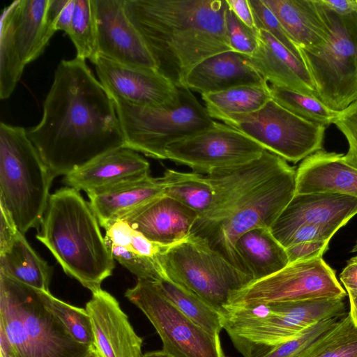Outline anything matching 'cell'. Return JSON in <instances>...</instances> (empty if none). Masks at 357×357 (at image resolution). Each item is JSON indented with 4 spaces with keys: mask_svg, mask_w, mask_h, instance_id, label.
I'll use <instances>...</instances> for the list:
<instances>
[{
    "mask_svg": "<svg viewBox=\"0 0 357 357\" xmlns=\"http://www.w3.org/2000/svg\"><path fill=\"white\" fill-rule=\"evenodd\" d=\"M27 135L54 178L125 146L113 100L76 56L58 64L41 120Z\"/></svg>",
    "mask_w": 357,
    "mask_h": 357,
    "instance_id": "6da1fadb",
    "label": "cell"
},
{
    "mask_svg": "<svg viewBox=\"0 0 357 357\" xmlns=\"http://www.w3.org/2000/svg\"><path fill=\"white\" fill-rule=\"evenodd\" d=\"M206 176L213 188V199L190 234L206 240L250 276L236 251V242L250 229L271 228L295 195L296 170L265 151L252 161L218 169Z\"/></svg>",
    "mask_w": 357,
    "mask_h": 357,
    "instance_id": "7a4b0ae2",
    "label": "cell"
},
{
    "mask_svg": "<svg viewBox=\"0 0 357 357\" xmlns=\"http://www.w3.org/2000/svg\"><path fill=\"white\" fill-rule=\"evenodd\" d=\"M124 8L157 70L177 87L199 62L231 50L225 0H124Z\"/></svg>",
    "mask_w": 357,
    "mask_h": 357,
    "instance_id": "3957f363",
    "label": "cell"
},
{
    "mask_svg": "<svg viewBox=\"0 0 357 357\" xmlns=\"http://www.w3.org/2000/svg\"><path fill=\"white\" fill-rule=\"evenodd\" d=\"M36 238L51 252L63 271L91 293L101 289L114 262L99 222L79 191L70 187L50 195Z\"/></svg>",
    "mask_w": 357,
    "mask_h": 357,
    "instance_id": "277c9868",
    "label": "cell"
},
{
    "mask_svg": "<svg viewBox=\"0 0 357 357\" xmlns=\"http://www.w3.org/2000/svg\"><path fill=\"white\" fill-rule=\"evenodd\" d=\"M0 329L8 340L5 357H86L92 348L72 337L47 307L40 290L2 273Z\"/></svg>",
    "mask_w": 357,
    "mask_h": 357,
    "instance_id": "5b68a950",
    "label": "cell"
},
{
    "mask_svg": "<svg viewBox=\"0 0 357 357\" xmlns=\"http://www.w3.org/2000/svg\"><path fill=\"white\" fill-rule=\"evenodd\" d=\"M54 178L21 126L0 123V205L25 234L40 226Z\"/></svg>",
    "mask_w": 357,
    "mask_h": 357,
    "instance_id": "8992f818",
    "label": "cell"
},
{
    "mask_svg": "<svg viewBox=\"0 0 357 357\" xmlns=\"http://www.w3.org/2000/svg\"><path fill=\"white\" fill-rule=\"evenodd\" d=\"M179 102L173 105L138 106L112 98L125 139V148L167 160L171 144L206 130L215 121L185 86L178 87Z\"/></svg>",
    "mask_w": 357,
    "mask_h": 357,
    "instance_id": "52a82bcc",
    "label": "cell"
},
{
    "mask_svg": "<svg viewBox=\"0 0 357 357\" xmlns=\"http://www.w3.org/2000/svg\"><path fill=\"white\" fill-rule=\"evenodd\" d=\"M160 263L168 279L194 292L221 314L232 294L252 281L206 240L191 234L169 245Z\"/></svg>",
    "mask_w": 357,
    "mask_h": 357,
    "instance_id": "ba28073f",
    "label": "cell"
},
{
    "mask_svg": "<svg viewBox=\"0 0 357 357\" xmlns=\"http://www.w3.org/2000/svg\"><path fill=\"white\" fill-rule=\"evenodd\" d=\"M327 10L331 31L326 41L300 51L315 97L340 112L357 101V13L340 16Z\"/></svg>",
    "mask_w": 357,
    "mask_h": 357,
    "instance_id": "9c48e42d",
    "label": "cell"
},
{
    "mask_svg": "<svg viewBox=\"0 0 357 357\" xmlns=\"http://www.w3.org/2000/svg\"><path fill=\"white\" fill-rule=\"evenodd\" d=\"M50 0H16L5 7L0 26V98L14 91L26 65L45 51L56 31Z\"/></svg>",
    "mask_w": 357,
    "mask_h": 357,
    "instance_id": "30bf717a",
    "label": "cell"
},
{
    "mask_svg": "<svg viewBox=\"0 0 357 357\" xmlns=\"http://www.w3.org/2000/svg\"><path fill=\"white\" fill-rule=\"evenodd\" d=\"M217 120L294 163L322 149L326 129L296 116L273 99L254 112L229 114Z\"/></svg>",
    "mask_w": 357,
    "mask_h": 357,
    "instance_id": "8fae6325",
    "label": "cell"
},
{
    "mask_svg": "<svg viewBox=\"0 0 357 357\" xmlns=\"http://www.w3.org/2000/svg\"><path fill=\"white\" fill-rule=\"evenodd\" d=\"M345 296L334 270L318 257L289 263L268 277L251 281L232 294L228 306L343 299Z\"/></svg>",
    "mask_w": 357,
    "mask_h": 357,
    "instance_id": "7c38bea8",
    "label": "cell"
},
{
    "mask_svg": "<svg viewBox=\"0 0 357 357\" xmlns=\"http://www.w3.org/2000/svg\"><path fill=\"white\" fill-rule=\"evenodd\" d=\"M155 328L162 350L173 357H224L220 337H214L182 314L155 282L137 279L125 292Z\"/></svg>",
    "mask_w": 357,
    "mask_h": 357,
    "instance_id": "4fadbf2b",
    "label": "cell"
},
{
    "mask_svg": "<svg viewBox=\"0 0 357 357\" xmlns=\"http://www.w3.org/2000/svg\"><path fill=\"white\" fill-rule=\"evenodd\" d=\"M265 149L239 130L215 122L211 127L169 145L167 160L207 175L259 157Z\"/></svg>",
    "mask_w": 357,
    "mask_h": 357,
    "instance_id": "5bb4252c",
    "label": "cell"
},
{
    "mask_svg": "<svg viewBox=\"0 0 357 357\" xmlns=\"http://www.w3.org/2000/svg\"><path fill=\"white\" fill-rule=\"evenodd\" d=\"M111 98L146 107L173 105L178 88L157 69L128 66L97 55L91 62Z\"/></svg>",
    "mask_w": 357,
    "mask_h": 357,
    "instance_id": "9a60e30c",
    "label": "cell"
},
{
    "mask_svg": "<svg viewBox=\"0 0 357 357\" xmlns=\"http://www.w3.org/2000/svg\"><path fill=\"white\" fill-rule=\"evenodd\" d=\"M97 55L128 66L157 69L142 37L128 19L124 0H91Z\"/></svg>",
    "mask_w": 357,
    "mask_h": 357,
    "instance_id": "2e32d148",
    "label": "cell"
},
{
    "mask_svg": "<svg viewBox=\"0 0 357 357\" xmlns=\"http://www.w3.org/2000/svg\"><path fill=\"white\" fill-rule=\"evenodd\" d=\"M357 214V197L337 193L295 194L271 230L284 246L300 227L311 225L339 229Z\"/></svg>",
    "mask_w": 357,
    "mask_h": 357,
    "instance_id": "e0dca14e",
    "label": "cell"
},
{
    "mask_svg": "<svg viewBox=\"0 0 357 357\" xmlns=\"http://www.w3.org/2000/svg\"><path fill=\"white\" fill-rule=\"evenodd\" d=\"M85 309L91 319L94 347L100 357H142L143 338L109 292L92 293Z\"/></svg>",
    "mask_w": 357,
    "mask_h": 357,
    "instance_id": "ac0fdd59",
    "label": "cell"
},
{
    "mask_svg": "<svg viewBox=\"0 0 357 357\" xmlns=\"http://www.w3.org/2000/svg\"><path fill=\"white\" fill-rule=\"evenodd\" d=\"M198 218L192 209L162 195L121 220L151 241L169 245L189 236Z\"/></svg>",
    "mask_w": 357,
    "mask_h": 357,
    "instance_id": "d6986e66",
    "label": "cell"
},
{
    "mask_svg": "<svg viewBox=\"0 0 357 357\" xmlns=\"http://www.w3.org/2000/svg\"><path fill=\"white\" fill-rule=\"evenodd\" d=\"M258 43L257 51L245 56L267 83L315 96V86L302 61L265 30H258Z\"/></svg>",
    "mask_w": 357,
    "mask_h": 357,
    "instance_id": "ffe728a7",
    "label": "cell"
},
{
    "mask_svg": "<svg viewBox=\"0 0 357 357\" xmlns=\"http://www.w3.org/2000/svg\"><path fill=\"white\" fill-rule=\"evenodd\" d=\"M102 228L129 213L165 195L160 178L149 175L131 178L86 193Z\"/></svg>",
    "mask_w": 357,
    "mask_h": 357,
    "instance_id": "44dd1931",
    "label": "cell"
},
{
    "mask_svg": "<svg viewBox=\"0 0 357 357\" xmlns=\"http://www.w3.org/2000/svg\"><path fill=\"white\" fill-rule=\"evenodd\" d=\"M268 84L244 54L230 50L212 55L188 74L185 86L201 95L243 85Z\"/></svg>",
    "mask_w": 357,
    "mask_h": 357,
    "instance_id": "7402d4cb",
    "label": "cell"
},
{
    "mask_svg": "<svg viewBox=\"0 0 357 357\" xmlns=\"http://www.w3.org/2000/svg\"><path fill=\"white\" fill-rule=\"evenodd\" d=\"M337 193L357 197V169L344 155L319 150L309 155L296 170L295 194Z\"/></svg>",
    "mask_w": 357,
    "mask_h": 357,
    "instance_id": "603a6c76",
    "label": "cell"
},
{
    "mask_svg": "<svg viewBox=\"0 0 357 357\" xmlns=\"http://www.w3.org/2000/svg\"><path fill=\"white\" fill-rule=\"evenodd\" d=\"M149 162L137 151L121 147L66 175L63 183L86 193L131 178L149 175Z\"/></svg>",
    "mask_w": 357,
    "mask_h": 357,
    "instance_id": "cb8c5ba5",
    "label": "cell"
},
{
    "mask_svg": "<svg viewBox=\"0 0 357 357\" xmlns=\"http://www.w3.org/2000/svg\"><path fill=\"white\" fill-rule=\"evenodd\" d=\"M273 13L299 49L324 43L331 29L326 7L321 0H262Z\"/></svg>",
    "mask_w": 357,
    "mask_h": 357,
    "instance_id": "d4e9b609",
    "label": "cell"
},
{
    "mask_svg": "<svg viewBox=\"0 0 357 357\" xmlns=\"http://www.w3.org/2000/svg\"><path fill=\"white\" fill-rule=\"evenodd\" d=\"M235 249L252 280L268 277L289 264L285 248L268 228H255L243 234Z\"/></svg>",
    "mask_w": 357,
    "mask_h": 357,
    "instance_id": "484cf974",
    "label": "cell"
},
{
    "mask_svg": "<svg viewBox=\"0 0 357 357\" xmlns=\"http://www.w3.org/2000/svg\"><path fill=\"white\" fill-rule=\"evenodd\" d=\"M0 273L35 289L50 291L52 267L36 252L20 231L0 250Z\"/></svg>",
    "mask_w": 357,
    "mask_h": 357,
    "instance_id": "4316f807",
    "label": "cell"
},
{
    "mask_svg": "<svg viewBox=\"0 0 357 357\" xmlns=\"http://www.w3.org/2000/svg\"><path fill=\"white\" fill-rule=\"evenodd\" d=\"M161 293L182 314L204 331L214 337H220L222 327V314L202 298L170 280L154 282Z\"/></svg>",
    "mask_w": 357,
    "mask_h": 357,
    "instance_id": "83f0119b",
    "label": "cell"
},
{
    "mask_svg": "<svg viewBox=\"0 0 357 357\" xmlns=\"http://www.w3.org/2000/svg\"><path fill=\"white\" fill-rule=\"evenodd\" d=\"M212 119L254 112L271 100L269 85H243L202 95Z\"/></svg>",
    "mask_w": 357,
    "mask_h": 357,
    "instance_id": "f1b7e54d",
    "label": "cell"
},
{
    "mask_svg": "<svg viewBox=\"0 0 357 357\" xmlns=\"http://www.w3.org/2000/svg\"><path fill=\"white\" fill-rule=\"evenodd\" d=\"M160 178L165 195L192 209L199 217L210 208L214 191L206 175L167 169Z\"/></svg>",
    "mask_w": 357,
    "mask_h": 357,
    "instance_id": "f546056e",
    "label": "cell"
},
{
    "mask_svg": "<svg viewBox=\"0 0 357 357\" xmlns=\"http://www.w3.org/2000/svg\"><path fill=\"white\" fill-rule=\"evenodd\" d=\"M295 357H357V326L349 314Z\"/></svg>",
    "mask_w": 357,
    "mask_h": 357,
    "instance_id": "4dcf8cb0",
    "label": "cell"
},
{
    "mask_svg": "<svg viewBox=\"0 0 357 357\" xmlns=\"http://www.w3.org/2000/svg\"><path fill=\"white\" fill-rule=\"evenodd\" d=\"M271 98L296 116L317 124H333L339 112L327 107L313 96L291 89L269 85Z\"/></svg>",
    "mask_w": 357,
    "mask_h": 357,
    "instance_id": "1f68e13d",
    "label": "cell"
},
{
    "mask_svg": "<svg viewBox=\"0 0 357 357\" xmlns=\"http://www.w3.org/2000/svg\"><path fill=\"white\" fill-rule=\"evenodd\" d=\"M47 307L59 318L72 337L86 347H94L91 319L85 308L78 307L54 296L50 291H41Z\"/></svg>",
    "mask_w": 357,
    "mask_h": 357,
    "instance_id": "d6a6232c",
    "label": "cell"
},
{
    "mask_svg": "<svg viewBox=\"0 0 357 357\" xmlns=\"http://www.w3.org/2000/svg\"><path fill=\"white\" fill-rule=\"evenodd\" d=\"M68 35L76 49V57L92 62L97 56V48L91 0H75Z\"/></svg>",
    "mask_w": 357,
    "mask_h": 357,
    "instance_id": "836d02e7",
    "label": "cell"
},
{
    "mask_svg": "<svg viewBox=\"0 0 357 357\" xmlns=\"http://www.w3.org/2000/svg\"><path fill=\"white\" fill-rule=\"evenodd\" d=\"M112 257L137 279L156 282L168 279L160 264L142 257L131 250L114 245H107Z\"/></svg>",
    "mask_w": 357,
    "mask_h": 357,
    "instance_id": "e575fe53",
    "label": "cell"
},
{
    "mask_svg": "<svg viewBox=\"0 0 357 357\" xmlns=\"http://www.w3.org/2000/svg\"><path fill=\"white\" fill-rule=\"evenodd\" d=\"M248 1L257 29L266 31L303 61L300 49L289 38L278 18L262 0H248Z\"/></svg>",
    "mask_w": 357,
    "mask_h": 357,
    "instance_id": "d590c367",
    "label": "cell"
},
{
    "mask_svg": "<svg viewBox=\"0 0 357 357\" xmlns=\"http://www.w3.org/2000/svg\"><path fill=\"white\" fill-rule=\"evenodd\" d=\"M225 30L232 51L251 56L258 48V29H252L240 21L227 6Z\"/></svg>",
    "mask_w": 357,
    "mask_h": 357,
    "instance_id": "8d00e7d4",
    "label": "cell"
},
{
    "mask_svg": "<svg viewBox=\"0 0 357 357\" xmlns=\"http://www.w3.org/2000/svg\"><path fill=\"white\" fill-rule=\"evenodd\" d=\"M343 316L328 318L316 324L298 337L275 347L263 357L296 356L330 329Z\"/></svg>",
    "mask_w": 357,
    "mask_h": 357,
    "instance_id": "74e56055",
    "label": "cell"
},
{
    "mask_svg": "<svg viewBox=\"0 0 357 357\" xmlns=\"http://www.w3.org/2000/svg\"><path fill=\"white\" fill-rule=\"evenodd\" d=\"M334 125L345 137L349 149L344 155L347 163L357 169V101L339 112Z\"/></svg>",
    "mask_w": 357,
    "mask_h": 357,
    "instance_id": "f35d334b",
    "label": "cell"
},
{
    "mask_svg": "<svg viewBox=\"0 0 357 357\" xmlns=\"http://www.w3.org/2000/svg\"><path fill=\"white\" fill-rule=\"evenodd\" d=\"M330 240L302 242L285 248L289 264L297 261L322 257L328 250Z\"/></svg>",
    "mask_w": 357,
    "mask_h": 357,
    "instance_id": "ab89813d",
    "label": "cell"
},
{
    "mask_svg": "<svg viewBox=\"0 0 357 357\" xmlns=\"http://www.w3.org/2000/svg\"><path fill=\"white\" fill-rule=\"evenodd\" d=\"M75 0H50L49 17L56 31L68 33L73 19Z\"/></svg>",
    "mask_w": 357,
    "mask_h": 357,
    "instance_id": "60d3db41",
    "label": "cell"
},
{
    "mask_svg": "<svg viewBox=\"0 0 357 357\" xmlns=\"http://www.w3.org/2000/svg\"><path fill=\"white\" fill-rule=\"evenodd\" d=\"M337 231V229L333 227L311 225H303L292 234L284 247L287 248L293 244L306 241L331 240Z\"/></svg>",
    "mask_w": 357,
    "mask_h": 357,
    "instance_id": "b9f144b4",
    "label": "cell"
},
{
    "mask_svg": "<svg viewBox=\"0 0 357 357\" xmlns=\"http://www.w3.org/2000/svg\"><path fill=\"white\" fill-rule=\"evenodd\" d=\"M0 250L6 248L20 231L8 211L0 205Z\"/></svg>",
    "mask_w": 357,
    "mask_h": 357,
    "instance_id": "7bdbcfd3",
    "label": "cell"
},
{
    "mask_svg": "<svg viewBox=\"0 0 357 357\" xmlns=\"http://www.w3.org/2000/svg\"><path fill=\"white\" fill-rule=\"evenodd\" d=\"M230 10L245 25L252 29H257L248 0H225Z\"/></svg>",
    "mask_w": 357,
    "mask_h": 357,
    "instance_id": "ee69618b",
    "label": "cell"
},
{
    "mask_svg": "<svg viewBox=\"0 0 357 357\" xmlns=\"http://www.w3.org/2000/svg\"><path fill=\"white\" fill-rule=\"evenodd\" d=\"M324 5L340 16L357 13V0H321Z\"/></svg>",
    "mask_w": 357,
    "mask_h": 357,
    "instance_id": "f6af8a7d",
    "label": "cell"
},
{
    "mask_svg": "<svg viewBox=\"0 0 357 357\" xmlns=\"http://www.w3.org/2000/svg\"><path fill=\"white\" fill-rule=\"evenodd\" d=\"M340 276L347 291H357V256L351 258L347 261V265Z\"/></svg>",
    "mask_w": 357,
    "mask_h": 357,
    "instance_id": "bcb514c9",
    "label": "cell"
},
{
    "mask_svg": "<svg viewBox=\"0 0 357 357\" xmlns=\"http://www.w3.org/2000/svg\"><path fill=\"white\" fill-rule=\"evenodd\" d=\"M349 298L350 311L349 312L353 322L357 326V291L347 290Z\"/></svg>",
    "mask_w": 357,
    "mask_h": 357,
    "instance_id": "7dc6e473",
    "label": "cell"
},
{
    "mask_svg": "<svg viewBox=\"0 0 357 357\" xmlns=\"http://www.w3.org/2000/svg\"><path fill=\"white\" fill-rule=\"evenodd\" d=\"M142 357H173L162 349L148 351L143 354Z\"/></svg>",
    "mask_w": 357,
    "mask_h": 357,
    "instance_id": "c3c4849f",
    "label": "cell"
},
{
    "mask_svg": "<svg viewBox=\"0 0 357 357\" xmlns=\"http://www.w3.org/2000/svg\"><path fill=\"white\" fill-rule=\"evenodd\" d=\"M86 357H100L98 353L97 352L95 347L91 348L90 351L86 356Z\"/></svg>",
    "mask_w": 357,
    "mask_h": 357,
    "instance_id": "681fc988",
    "label": "cell"
},
{
    "mask_svg": "<svg viewBox=\"0 0 357 357\" xmlns=\"http://www.w3.org/2000/svg\"><path fill=\"white\" fill-rule=\"evenodd\" d=\"M352 252H357V243L355 245V246L354 247V248L352 250Z\"/></svg>",
    "mask_w": 357,
    "mask_h": 357,
    "instance_id": "f907efd6",
    "label": "cell"
},
{
    "mask_svg": "<svg viewBox=\"0 0 357 357\" xmlns=\"http://www.w3.org/2000/svg\"><path fill=\"white\" fill-rule=\"evenodd\" d=\"M224 357H229V356H225Z\"/></svg>",
    "mask_w": 357,
    "mask_h": 357,
    "instance_id": "816d5d0a",
    "label": "cell"
}]
</instances>
